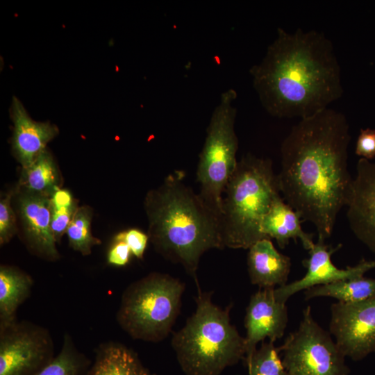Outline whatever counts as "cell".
<instances>
[{
  "instance_id": "1",
  "label": "cell",
  "mask_w": 375,
  "mask_h": 375,
  "mask_svg": "<svg viewBox=\"0 0 375 375\" xmlns=\"http://www.w3.org/2000/svg\"><path fill=\"white\" fill-rule=\"evenodd\" d=\"M350 140L345 115L327 108L301 119L281 143L280 192L301 220L314 225L319 240L331 235L347 206L353 181Z\"/></svg>"
},
{
  "instance_id": "2",
  "label": "cell",
  "mask_w": 375,
  "mask_h": 375,
  "mask_svg": "<svg viewBox=\"0 0 375 375\" xmlns=\"http://www.w3.org/2000/svg\"><path fill=\"white\" fill-rule=\"evenodd\" d=\"M260 101L272 116L310 117L343 93L332 42L315 30L282 28L261 61L249 69Z\"/></svg>"
},
{
  "instance_id": "3",
  "label": "cell",
  "mask_w": 375,
  "mask_h": 375,
  "mask_svg": "<svg viewBox=\"0 0 375 375\" xmlns=\"http://www.w3.org/2000/svg\"><path fill=\"white\" fill-rule=\"evenodd\" d=\"M182 172L169 174L144 201L148 235L155 249L181 265L199 287L197 276L202 255L224 248L220 217L185 184Z\"/></svg>"
},
{
  "instance_id": "4",
  "label": "cell",
  "mask_w": 375,
  "mask_h": 375,
  "mask_svg": "<svg viewBox=\"0 0 375 375\" xmlns=\"http://www.w3.org/2000/svg\"><path fill=\"white\" fill-rule=\"evenodd\" d=\"M197 289L196 310L173 334L172 347L185 375H219L244 360L245 338L231 323L232 304L221 308L212 303V292Z\"/></svg>"
},
{
  "instance_id": "5",
  "label": "cell",
  "mask_w": 375,
  "mask_h": 375,
  "mask_svg": "<svg viewBox=\"0 0 375 375\" xmlns=\"http://www.w3.org/2000/svg\"><path fill=\"white\" fill-rule=\"evenodd\" d=\"M224 194L220 222L224 247L248 249L267 238L261 232V224L281 197L271 159L249 153L242 156Z\"/></svg>"
},
{
  "instance_id": "6",
  "label": "cell",
  "mask_w": 375,
  "mask_h": 375,
  "mask_svg": "<svg viewBox=\"0 0 375 375\" xmlns=\"http://www.w3.org/2000/svg\"><path fill=\"white\" fill-rule=\"evenodd\" d=\"M185 284L152 272L124 291L117 312L120 327L133 339L158 342L171 332L181 306Z\"/></svg>"
},
{
  "instance_id": "7",
  "label": "cell",
  "mask_w": 375,
  "mask_h": 375,
  "mask_svg": "<svg viewBox=\"0 0 375 375\" xmlns=\"http://www.w3.org/2000/svg\"><path fill=\"white\" fill-rule=\"evenodd\" d=\"M236 98L237 92L232 88L222 93L206 128L196 172L200 184L199 194L220 218L224 192L238 161V139L235 131Z\"/></svg>"
},
{
  "instance_id": "8",
  "label": "cell",
  "mask_w": 375,
  "mask_h": 375,
  "mask_svg": "<svg viewBox=\"0 0 375 375\" xmlns=\"http://www.w3.org/2000/svg\"><path fill=\"white\" fill-rule=\"evenodd\" d=\"M289 375H349L345 356L331 335L313 319L311 307L303 310L299 327L278 347Z\"/></svg>"
},
{
  "instance_id": "9",
  "label": "cell",
  "mask_w": 375,
  "mask_h": 375,
  "mask_svg": "<svg viewBox=\"0 0 375 375\" xmlns=\"http://www.w3.org/2000/svg\"><path fill=\"white\" fill-rule=\"evenodd\" d=\"M49 331L28 321L0 324V375H36L54 357Z\"/></svg>"
},
{
  "instance_id": "10",
  "label": "cell",
  "mask_w": 375,
  "mask_h": 375,
  "mask_svg": "<svg viewBox=\"0 0 375 375\" xmlns=\"http://www.w3.org/2000/svg\"><path fill=\"white\" fill-rule=\"evenodd\" d=\"M329 331L345 357L361 360L375 351V299L331 306Z\"/></svg>"
},
{
  "instance_id": "11",
  "label": "cell",
  "mask_w": 375,
  "mask_h": 375,
  "mask_svg": "<svg viewBox=\"0 0 375 375\" xmlns=\"http://www.w3.org/2000/svg\"><path fill=\"white\" fill-rule=\"evenodd\" d=\"M331 247L325 240L317 239L312 249L310 256L303 260V265L307 269L306 274L300 279L283 286L276 288L274 291L277 299L286 303L288 299L297 292L315 286L328 285L337 281L353 279L363 276L375 268V260L362 259L357 265L346 269L338 268L331 261V256L340 247Z\"/></svg>"
},
{
  "instance_id": "12",
  "label": "cell",
  "mask_w": 375,
  "mask_h": 375,
  "mask_svg": "<svg viewBox=\"0 0 375 375\" xmlns=\"http://www.w3.org/2000/svg\"><path fill=\"white\" fill-rule=\"evenodd\" d=\"M275 288H260L251 296L244 317L245 358L250 357L257 344L265 338L274 342L284 335L288 322V308L286 303L277 299Z\"/></svg>"
},
{
  "instance_id": "13",
  "label": "cell",
  "mask_w": 375,
  "mask_h": 375,
  "mask_svg": "<svg viewBox=\"0 0 375 375\" xmlns=\"http://www.w3.org/2000/svg\"><path fill=\"white\" fill-rule=\"evenodd\" d=\"M346 207L351 230L375 253V162L358 160Z\"/></svg>"
},
{
  "instance_id": "14",
  "label": "cell",
  "mask_w": 375,
  "mask_h": 375,
  "mask_svg": "<svg viewBox=\"0 0 375 375\" xmlns=\"http://www.w3.org/2000/svg\"><path fill=\"white\" fill-rule=\"evenodd\" d=\"M19 210L28 247L47 260L59 258L51 228L50 197L26 191L19 198Z\"/></svg>"
},
{
  "instance_id": "15",
  "label": "cell",
  "mask_w": 375,
  "mask_h": 375,
  "mask_svg": "<svg viewBox=\"0 0 375 375\" xmlns=\"http://www.w3.org/2000/svg\"><path fill=\"white\" fill-rule=\"evenodd\" d=\"M10 115L13 122L12 150L23 169H27L46 149L47 144L58 133L49 123L34 121L22 102L13 97Z\"/></svg>"
},
{
  "instance_id": "16",
  "label": "cell",
  "mask_w": 375,
  "mask_h": 375,
  "mask_svg": "<svg viewBox=\"0 0 375 375\" xmlns=\"http://www.w3.org/2000/svg\"><path fill=\"white\" fill-rule=\"evenodd\" d=\"M248 249L247 269L252 284L262 289L288 283L290 258L280 253L270 238L261 239Z\"/></svg>"
},
{
  "instance_id": "17",
  "label": "cell",
  "mask_w": 375,
  "mask_h": 375,
  "mask_svg": "<svg viewBox=\"0 0 375 375\" xmlns=\"http://www.w3.org/2000/svg\"><path fill=\"white\" fill-rule=\"evenodd\" d=\"M301 220L299 214L281 196L265 216L261 232L265 238H274L281 249H284L290 240L297 242L299 239L303 247L309 251L315 244L313 235L302 229Z\"/></svg>"
},
{
  "instance_id": "18",
  "label": "cell",
  "mask_w": 375,
  "mask_h": 375,
  "mask_svg": "<svg viewBox=\"0 0 375 375\" xmlns=\"http://www.w3.org/2000/svg\"><path fill=\"white\" fill-rule=\"evenodd\" d=\"M85 375H156L144 366L138 354L113 341L100 344Z\"/></svg>"
},
{
  "instance_id": "19",
  "label": "cell",
  "mask_w": 375,
  "mask_h": 375,
  "mask_svg": "<svg viewBox=\"0 0 375 375\" xmlns=\"http://www.w3.org/2000/svg\"><path fill=\"white\" fill-rule=\"evenodd\" d=\"M33 281L19 269L1 265L0 267V324L17 319V308L30 296Z\"/></svg>"
},
{
  "instance_id": "20",
  "label": "cell",
  "mask_w": 375,
  "mask_h": 375,
  "mask_svg": "<svg viewBox=\"0 0 375 375\" xmlns=\"http://www.w3.org/2000/svg\"><path fill=\"white\" fill-rule=\"evenodd\" d=\"M306 300L328 297L344 303H354L375 299V278L363 276L315 286L304 290Z\"/></svg>"
},
{
  "instance_id": "21",
  "label": "cell",
  "mask_w": 375,
  "mask_h": 375,
  "mask_svg": "<svg viewBox=\"0 0 375 375\" xmlns=\"http://www.w3.org/2000/svg\"><path fill=\"white\" fill-rule=\"evenodd\" d=\"M58 176L50 153L44 150L27 169H24L22 185L27 191L51 197L58 186Z\"/></svg>"
},
{
  "instance_id": "22",
  "label": "cell",
  "mask_w": 375,
  "mask_h": 375,
  "mask_svg": "<svg viewBox=\"0 0 375 375\" xmlns=\"http://www.w3.org/2000/svg\"><path fill=\"white\" fill-rule=\"evenodd\" d=\"M90 361L65 333L60 352L36 375H85Z\"/></svg>"
},
{
  "instance_id": "23",
  "label": "cell",
  "mask_w": 375,
  "mask_h": 375,
  "mask_svg": "<svg viewBox=\"0 0 375 375\" xmlns=\"http://www.w3.org/2000/svg\"><path fill=\"white\" fill-rule=\"evenodd\" d=\"M274 342H262L260 348L244 359L248 375H289Z\"/></svg>"
},
{
  "instance_id": "24",
  "label": "cell",
  "mask_w": 375,
  "mask_h": 375,
  "mask_svg": "<svg viewBox=\"0 0 375 375\" xmlns=\"http://www.w3.org/2000/svg\"><path fill=\"white\" fill-rule=\"evenodd\" d=\"M91 213L87 207L77 208L67 229L69 245L83 255H89L92 247L100 244L90 231Z\"/></svg>"
},
{
  "instance_id": "25",
  "label": "cell",
  "mask_w": 375,
  "mask_h": 375,
  "mask_svg": "<svg viewBox=\"0 0 375 375\" xmlns=\"http://www.w3.org/2000/svg\"><path fill=\"white\" fill-rule=\"evenodd\" d=\"M11 195L8 194L0 201V244L3 245L16 232L15 216L10 204Z\"/></svg>"
},
{
  "instance_id": "26",
  "label": "cell",
  "mask_w": 375,
  "mask_h": 375,
  "mask_svg": "<svg viewBox=\"0 0 375 375\" xmlns=\"http://www.w3.org/2000/svg\"><path fill=\"white\" fill-rule=\"evenodd\" d=\"M114 240L124 242L129 247L134 256L138 259H142L149 238L140 230L131 228L119 233Z\"/></svg>"
},
{
  "instance_id": "27",
  "label": "cell",
  "mask_w": 375,
  "mask_h": 375,
  "mask_svg": "<svg viewBox=\"0 0 375 375\" xmlns=\"http://www.w3.org/2000/svg\"><path fill=\"white\" fill-rule=\"evenodd\" d=\"M76 209V204L61 208L51 206V228L56 242H58L64 233H66Z\"/></svg>"
},
{
  "instance_id": "28",
  "label": "cell",
  "mask_w": 375,
  "mask_h": 375,
  "mask_svg": "<svg viewBox=\"0 0 375 375\" xmlns=\"http://www.w3.org/2000/svg\"><path fill=\"white\" fill-rule=\"evenodd\" d=\"M355 152L357 156L368 160L375 158V129H360Z\"/></svg>"
},
{
  "instance_id": "29",
  "label": "cell",
  "mask_w": 375,
  "mask_h": 375,
  "mask_svg": "<svg viewBox=\"0 0 375 375\" xmlns=\"http://www.w3.org/2000/svg\"><path fill=\"white\" fill-rule=\"evenodd\" d=\"M132 253L129 247L123 241H115L110 249L107 261L109 265L122 267L130 261Z\"/></svg>"
},
{
  "instance_id": "30",
  "label": "cell",
  "mask_w": 375,
  "mask_h": 375,
  "mask_svg": "<svg viewBox=\"0 0 375 375\" xmlns=\"http://www.w3.org/2000/svg\"><path fill=\"white\" fill-rule=\"evenodd\" d=\"M51 206L56 208L69 207L75 204L70 192L57 188L50 197Z\"/></svg>"
},
{
  "instance_id": "31",
  "label": "cell",
  "mask_w": 375,
  "mask_h": 375,
  "mask_svg": "<svg viewBox=\"0 0 375 375\" xmlns=\"http://www.w3.org/2000/svg\"><path fill=\"white\" fill-rule=\"evenodd\" d=\"M374 353H375V351H374Z\"/></svg>"
}]
</instances>
